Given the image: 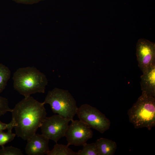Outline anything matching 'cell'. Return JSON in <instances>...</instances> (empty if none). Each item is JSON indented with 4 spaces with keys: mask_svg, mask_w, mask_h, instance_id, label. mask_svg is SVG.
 I'll return each mask as SVG.
<instances>
[{
    "mask_svg": "<svg viewBox=\"0 0 155 155\" xmlns=\"http://www.w3.org/2000/svg\"><path fill=\"white\" fill-rule=\"evenodd\" d=\"M11 75V71L9 69L0 63V93L5 88Z\"/></svg>",
    "mask_w": 155,
    "mask_h": 155,
    "instance_id": "13",
    "label": "cell"
},
{
    "mask_svg": "<svg viewBox=\"0 0 155 155\" xmlns=\"http://www.w3.org/2000/svg\"><path fill=\"white\" fill-rule=\"evenodd\" d=\"M12 79L14 89L25 98L36 93H44L48 84L45 75L33 67L19 68Z\"/></svg>",
    "mask_w": 155,
    "mask_h": 155,
    "instance_id": "2",
    "label": "cell"
},
{
    "mask_svg": "<svg viewBox=\"0 0 155 155\" xmlns=\"http://www.w3.org/2000/svg\"><path fill=\"white\" fill-rule=\"evenodd\" d=\"M20 149L12 146H2L0 149V155H23Z\"/></svg>",
    "mask_w": 155,
    "mask_h": 155,
    "instance_id": "16",
    "label": "cell"
},
{
    "mask_svg": "<svg viewBox=\"0 0 155 155\" xmlns=\"http://www.w3.org/2000/svg\"><path fill=\"white\" fill-rule=\"evenodd\" d=\"M15 126V124L12 120L8 124L4 123L0 121V132L6 129H12Z\"/></svg>",
    "mask_w": 155,
    "mask_h": 155,
    "instance_id": "18",
    "label": "cell"
},
{
    "mask_svg": "<svg viewBox=\"0 0 155 155\" xmlns=\"http://www.w3.org/2000/svg\"><path fill=\"white\" fill-rule=\"evenodd\" d=\"M138 65L142 72L155 65V44L144 38L139 39L136 46Z\"/></svg>",
    "mask_w": 155,
    "mask_h": 155,
    "instance_id": "8",
    "label": "cell"
},
{
    "mask_svg": "<svg viewBox=\"0 0 155 155\" xmlns=\"http://www.w3.org/2000/svg\"><path fill=\"white\" fill-rule=\"evenodd\" d=\"M49 140L42 134L35 133L27 140L25 148L28 155H46L49 151Z\"/></svg>",
    "mask_w": 155,
    "mask_h": 155,
    "instance_id": "9",
    "label": "cell"
},
{
    "mask_svg": "<svg viewBox=\"0 0 155 155\" xmlns=\"http://www.w3.org/2000/svg\"><path fill=\"white\" fill-rule=\"evenodd\" d=\"M141 79L142 94L155 97V65L143 72Z\"/></svg>",
    "mask_w": 155,
    "mask_h": 155,
    "instance_id": "10",
    "label": "cell"
},
{
    "mask_svg": "<svg viewBox=\"0 0 155 155\" xmlns=\"http://www.w3.org/2000/svg\"><path fill=\"white\" fill-rule=\"evenodd\" d=\"M16 2L26 3L32 4L38 2L41 0H13Z\"/></svg>",
    "mask_w": 155,
    "mask_h": 155,
    "instance_id": "19",
    "label": "cell"
},
{
    "mask_svg": "<svg viewBox=\"0 0 155 155\" xmlns=\"http://www.w3.org/2000/svg\"><path fill=\"white\" fill-rule=\"evenodd\" d=\"M82 149L77 152V155H98L95 143H86Z\"/></svg>",
    "mask_w": 155,
    "mask_h": 155,
    "instance_id": "14",
    "label": "cell"
},
{
    "mask_svg": "<svg viewBox=\"0 0 155 155\" xmlns=\"http://www.w3.org/2000/svg\"><path fill=\"white\" fill-rule=\"evenodd\" d=\"M43 103L49 104L54 113L70 121L76 114V100L67 90L55 88L48 92Z\"/></svg>",
    "mask_w": 155,
    "mask_h": 155,
    "instance_id": "4",
    "label": "cell"
},
{
    "mask_svg": "<svg viewBox=\"0 0 155 155\" xmlns=\"http://www.w3.org/2000/svg\"><path fill=\"white\" fill-rule=\"evenodd\" d=\"M12 110L9 106L8 99L0 96V117L5 115L8 112H11Z\"/></svg>",
    "mask_w": 155,
    "mask_h": 155,
    "instance_id": "17",
    "label": "cell"
},
{
    "mask_svg": "<svg viewBox=\"0 0 155 155\" xmlns=\"http://www.w3.org/2000/svg\"><path fill=\"white\" fill-rule=\"evenodd\" d=\"M71 121V123L68 125L65 135L67 145L83 146L93 136L91 128L80 120Z\"/></svg>",
    "mask_w": 155,
    "mask_h": 155,
    "instance_id": "7",
    "label": "cell"
},
{
    "mask_svg": "<svg viewBox=\"0 0 155 155\" xmlns=\"http://www.w3.org/2000/svg\"><path fill=\"white\" fill-rule=\"evenodd\" d=\"M129 122L136 129L155 126V97L142 94L128 111Z\"/></svg>",
    "mask_w": 155,
    "mask_h": 155,
    "instance_id": "3",
    "label": "cell"
},
{
    "mask_svg": "<svg viewBox=\"0 0 155 155\" xmlns=\"http://www.w3.org/2000/svg\"><path fill=\"white\" fill-rule=\"evenodd\" d=\"M95 143L98 155H113L117 149L116 142L108 139L100 138Z\"/></svg>",
    "mask_w": 155,
    "mask_h": 155,
    "instance_id": "11",
    "label": "cell"
},
{
    "mask_svg": "<svg viewBox=\"0 0 155 155\" xmlns=\"http://www.w3.org/2000/svg\"><path fill=\"white\" fill-rule=\"evenodd\" d=\"M47 155H77L75 152L69 148V146L57 143L53 148L49 150Z\"/></svg>",
    "mask_w": 155,
    "mask_h": 155,
    "instance_id": "12",
    "label": "cell"
},
{
    "mask_svg": "<svg viewBox=\"0 0 155 155\" xmlns=\"http://www.w3.org/2000/svg\"><path fill=\"white\" fill-rule=\"evenodd\" d=\"M12 129H8L6 132L3 131L0 132V146H3L14 139L16 135L12 133Z\"/></svg>",
    "mask_w": 155,
    "mask_h": 155,
    "instance_id": "15",
    "label": "cell"
},
{
    "mask_svg": "<svg viewBox=\"0 0 155 155\" xmlns=\"http://www.w3.org/2000/svg\"><path fill=\"white\" fill-rule=\"evenodd\" d=\"M76 114L80 120L101 133L110 127L111 122L105 115L89 104H84L78 108Z\"/></svg>",
    "mask_w": 155,
    "mask_h": 155,
    "instance_id": "5",
    "label": "cell"
},
{
    "mask_svg": "<svg viewBox=\"0 0 155 155\" xmlns=\"http://www.w3.org/2000/svg\"><path fill=\"white\" fill-rule=\"evenodd\" d=\"M44 105L31 96L24 98L16 105L11 112L18 137L27 140L36 133L46 117Z\"/></svg>",
    "mask_w": 155,
    "mask_h": 155,
    "instance_id": "1",
    "label": "cell"
},
{
    "mask_svg": "<svg viewBox=\"0 0 155 155\" xmlns=\"http://www.w3.org/2000/svg\"><path fill=\"white\" fill-rule=\"evenodd\" d=\"M70 121L58 114L46 117L40 127L42 134L57 143L60 139L65 136Z\"/></svg>",
    "mask_w": 155,
    "mask_h": 155,
    "instance_id": "6",
    "label": "cell"
}]
</instances>
